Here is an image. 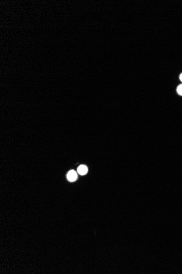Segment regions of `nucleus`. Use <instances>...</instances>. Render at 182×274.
<instances>
[{"label":"nucleus","instance_id":"1","mask_svg":"<svg viewBox=\"0 0 182 274\" xmlns=\"http://www.w3.org/2000/svg\"><path fill=\"white\" fill-rule=\"evenodd\" d=\"M77 174L74 170H71L69 171L67 174V179L69 181H75L77 179Z\"/></svg>","mask_w":182,"mask_h":274},{"label":"nucleus","instance_id":"2","mask_svg":"<svg viewBox=\"0 0 182 274\" xmlns=\"http://www.w3.org/2000/svg\"><path fill=\"white\" fill-rule=\"evenodd\" d=\"M78 172L80 175H86L88 172V168L85 165H80L78 169Z\"/></svg>","mask_w":182,"mask_h":274},{"label":"nucleus","instance_id":"3","mask_svg":"<svg viewBox=\"0 0 182 274\" xmlns=\"http://www.w3.org/2000/svg\"><path fill=\"white\" fill-rule=\"evenodd\" d=\"M177 91L179 95L182 96V84H181L178 86L177 89Z\"/></svg>","mask_w":182,"mask_h":274},{"label":"nucleus","instance_id":"4","mask_svg":"<svg viewBox=\"0 0 182 274\" xmlns=\"http://www.w3.org/2000/svg\"><path fill=\"white\" fill-rule=\"evenodd\" d=\"M179 78H180V80H181V81L182 82V73L181 74V75H180V77H179Z\"/></svg>","mask_w":182,"mask_h":274}]
</instances>
